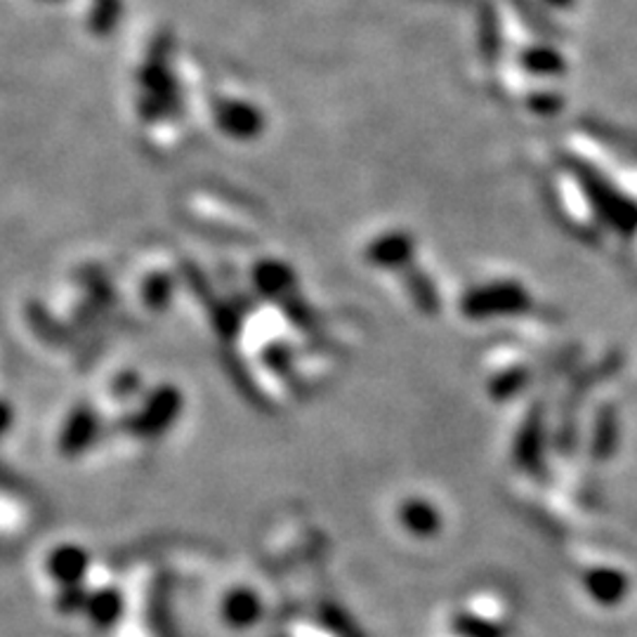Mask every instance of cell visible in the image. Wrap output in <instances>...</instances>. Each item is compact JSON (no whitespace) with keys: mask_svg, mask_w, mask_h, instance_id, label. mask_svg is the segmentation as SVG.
<instances>
[{"mask_svg":"<svg viewBox=\"0 0 637 637\" xmlns=\"http://www.w3.org/2000/svg\"><path fill=\"white\" fill-rule=\"evenodd\" d=\"M88 552L78 546H60L50 552L48 574L60 586H78L80 578L88 574Z\"/></svg>","mask_w":637,"mask_h":637,"instance_id":"obj_1","label":"cell"},{"mask_svg":"<svg viewBox=\"0 0 637 637\" xmlns=\"http://www.w3.org/2000/svg\"><path fill=\"white\" fill-rule=\"evenodd\" d=\"M95 415L90 409H76L72 415H68V421L62 427V435H60V451L62 455H68V459H74V455L83 453L95 437Z\"/></svg>","mask_w":637,"mask_h":637,"instance_id":"obj_2","label":"cell"},{"mask_svg":"<svg viewBox=\"0 0 637 637\" xmlns=\"http://www.w3.org/2000/svg\"><path fill=\"white\" fill-rule=\"evenodd\" d=\"M116 609H118V600L114 592H97V595H88V604L83 612H86L97 626H109L116 616Z\"/></svg>","mask_w":637,"mask_h":637,"instance_id":"obj_3","label":"cell"},{"mask_svg":"<svg viewBox=\"0 0 637 637\" xmlns=\"http://www.w3.org/2000/svg\"><path fill=\"white\" fill-rule=\"evenodd\" d=\"M86 604H88V592L80 586H62L58 595V609L62 614L80 612V609H86Z\"/></svg>","mask_w":637,"mask_h":637,"instance_id":"obj_4","label":"cell"},{"mask_svg":"<svg viewBox=\"0 0 637 637\" xmlns=\"http://www.w3.org/2000/svg\"><path fill=\"white\" fill-rule=\"evenodd\" d=\"M116 10H118V3L116 0H97L95 5V15H92V24L95 29H109L112 26L114 17H116Z\"/></svg>","mask_w":637,"mask_h":637,"instance_id":"obj_5","label":"cell"},{"mask_svg":"<svg viewBox=\"0 0 637 637\" xmlns=\"http://www.w3.org/2000/svg\"><path fill=\"white\" fill-rule=\"evenodd\" d=\"M10 425H12V409L0 401V435H3Z\"/></svg>","mask_w":637,"mask_h":637,"instance_id":"obj_6","label":"cell"},{"mask_svg":"<svg viewBox=\"0 0 637 637\" xmlns=\"http://www.w3.org/2000/svg\"><path fill=\"white\" fill-rule=\"evenodd\" d=\"M50 3H58V0H50Z\"/></svg>","mask_w":637,"mask_h":637,"instance_id":"obj_7","label":"cell"}]
</instances>
